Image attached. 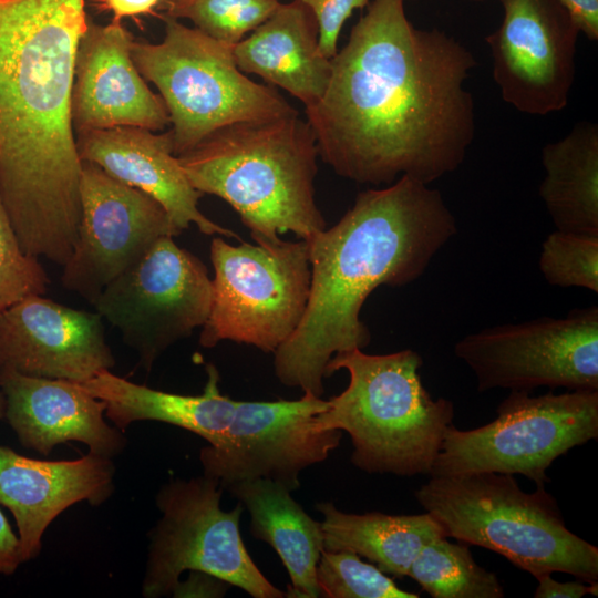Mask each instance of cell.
<instances>
[{"mask_svg":"<svg viewBox=\"0 0 598 598\" xmlns=\"http://www.w3.org/2000/svg\"><path fill=\"white\" fill-rule=\"evenodd\" d=\"M404 0H372L331 59L321 99L305 107L319 156L359 184H424L457 169L474 138L465 87L473 54L444 31L416 29Z\"/></svg>","mask_w":598,"mask_h":598,"instance_id":"obj_1","label":"cell"},{"mask_svg":"<svg viewBox=\"0 0 598 598\" xmlns=\"http://www.w3.org/2000/svg\"><path fill=\"white\" fill-rule=\"evenodd\" d=\"M85 0H0V197L22 249L64 266L81 221L71 93Z\"/></svg>","mask_w":598,"mask_h":598,"instance_id":"obj_2","label":"cell"},{"mask_svg":"<svg viewBox=\"0 0 598 598\" xmlns=\"http://www.w3.org/2000/svg\"><path fill=\"white\" fill-rule=\"evenodd\" d=\"M456 231L440 190L408 175L359 193L334 226L306 240L310 293L299 326L274 353L280 383L322 396L330 359L371 341L360 319L369 295L419 279Z\"/></svg>","mask_w":598,"mask_h":598,"instance_id":"obj_3","label":"cell"},{"mask_svg":"<svg viewBox=\"0 0 598 598\" xmlns=\"http://www.w3.org/2000/svg\"><path fill=\"white\" fill-rule=\"evenodd\" d=\"M318 156L310 124L296 113L224 126L177 158L192 186L229 204L255 243H272L327 228L315 198Z\"/></svg>","mask_w":598,"mask_h":598,"instance_id":"obj_4","label":"cell"},{"mask_svg":"<svg viewBox=\"0 0 598 598\" xmlns=\"http://www.w3.org/2000/svg\"><path fill=\"white\" fill-rule=\"evenodd\" d=\"M421 355L411 349L368 354L361 349L334 354L326 378L349 373L348 386L315 416L319 430H340L352 443L350 461L359 470L398 476L430 474L454 404L434 399L423 385Z\"/></svg>","mask_w":598,"mask_h":598,"instance_id":"obj_5","label":"cell"},{"mask_svg":"<svg viewBox=\"0 0 598 598\" xmlns=\"http://www.w3.org/2000/svg\"><path fill=\"white\" fill-rule=\"evenodd\" d=\"M415 498L447 538L495 551L535 578L598 580V548L569 530L545 486L524 492L512 474L431 476Z\"/></svg>","mask_w":598,"mask_h":598,"instance_id":"obj_6","label":"cell"},{"mask_svg":"<svg viewBox=\"0 0 598 598\" xmlns=\"http://www.w3.org/2000/svg\"><path fill=\"white\" fill-rule=\"evenodd\" d=\"M163 20V41L134 40L131 55L164 101L175 156L224 126L298 113L275 87L254 82L237 68L234 45L166 14Z\"/></svg>","mask_w":598,"mask_h":598,"instance_id":"obj_7","label":"cell"},{"mask_svg":"<svg viewBox=\"0 0 598 598\" xmlns=\"http://www.w3.org/2000/svg\"><path fill=\"white\" fill-rule=\"evenodd\" d=\"M496 414L471 430L451 423L430 475L520 474L545 486L556 458L598 437V391H511Z\"/></svg>","mask_w":598,"mask_h":598,"instance_id":"obj_8","label":"cell"},{"mask_svg":"<svg viewBox=\"0 0 598 598\" xmlns=\"http://www.w3.org/2000/svg\"><path fill=\"white\" fill-rule=\"evenodd\" d=\"M210 260L214 297L199 344L213 348L229 340L274 354L306 311L311 281L307 241L234 246L216 236Z\"/></svg>","mask_w":598,"mask_h":598,"instance_id":"obj_9","label":"cell"},{"mask_svg":"<svg viewBox=\"0 0 598 598\" xmlns=\"http://www.w3.org/2000/svg\"><path fill=\"white\" fill-rule=\"evenodd\" d=\"M224 488L203 476L173 480L156 496L162 517L151 533L143 596L172 594L185 570H199L254 598H282L251 559L240 535L241 503L224 511Z\"/></svg>","mask_w":598,"mask_h":598,"instance_id":"obj_10","label":"cell"},{"mask_svg":"<svg viewBox=\"0 0 598 598\" xmlns=\"http://www.w3.org/2000/svg\"><path fill=\"white\" fill-rule=\"evenodd\" d=\"M454 353L474 373L480 392L598 391V307L484 328L458 340Z\"/></svg>","mask_w":598,"mask_h":598,"instance_id":"obj_11","label":"cell"},{"mask_svg":"<svg viewBox=\"0 0 598 598\" xmlns=\"http://www.w3.org/2000/svg\"><path fill=\"white\" fill-rule=\"evenodd\" d=\"M172 236L159 238L92 303L151 370L172 344L203 327L214 288L205 264Z\"/></svg>","mask_w":598,"mask_h":598,"instance_id":"obj_12","label":"cell"},{"mask_svg":"<svg viewBox=\"0 0 598 598\" xmlns=\"http://www.w3.org/2000/svg\"><path fill=\"white\" fill-rule=\"evenodd\" d=\"M327 408L328 400L309 392L298 400L238 401L221 441L200 450L204 475L224 489L256 478L298 489L300 473L340 444L342 431L316 426L315 416Z\"/></svg>","mask_w":598,"mask_h":598,"instance_id":"obj_13","label":"cell"},{"mask_svg":"<svg viewBox=\"0 0 598 598\" xmlns=\"http://www.w3.org/2000/svg\"><path fill=\"white\" fill-rule=\"evenodd\" d=\"M80 202L79 233L61 281L91 303L159 238L182 233L157 200L86 161Z\"/></svg>","mask_w":598,"mask_h":598,"instance_id":"obj_14","label":"cell"},{"mask_svg":"<svg viewBox=\"0 0 598 598\" xmlns=\"http://www.w3.org/2000/svg\"><path fill=\"white\" fill-rule=\"evenodd\" d=\"M504 16L486 38L493 78L517 111L546 115L568 104L579 29L559 0H501Z\"/></svg>","mask_w":598,"mask_h":598,"instance_id":"obj_15","label":"cell"},{"mask_svg":"<svg viewBox=\"0 0 598 598\" xmlns=\"http://www.w3.org/2000/svg\"><path fill=\"white\" fill-rule=\"evenodd\" d=\"M102 317L42 295L0 310V368L83 383L115 364Z\"/></svg>","mask_w":598,"mask_h":598,"instance_id":"obj_16","label":"cell"},{"mask_svg":"<svg viewBox=\"0 0 598 598\" xmlns=\"http://www.w3.org/2000/svg\"><path fill=\"white\" fill-rule=\"evenodd\" d=\"M134 40L121 20L106 25L89 21L74 62L71 118L75 134L116 126L155 132L169 124L164 101L151 91L132 60Z\"/></svg>","mask_w":598,"mask_h":598,"instance_id":"obj_17","label":"cell"},{"mask_svg":"<svg viewBox=\"0 0 598 598\" xmlns=\"http://www.w3.org/2000/svg\"><path fill=\"white\" fill-rule=\"evenodd\" d=\"M114 472L110 457L91 452L72 461H41L0 446V504L14 516L22 561L40 554L44 530L64 509L106 501Z\"/></svg>","mask_w":598,"mask_h":598,"instance_id":"obj_18","label":"cell"},{"mask_svg":"<svg viewBox=\"0 0 598 598\" xmlns=\"http://www.w3.org/2000/svg\"><path fill=\"white\" fill-rule=\"evenodd\" d=\"M75 143L81 161L99 165L117 181L153 197L181 231L194 224L205 235L243 240L199 210L197 203L204 194L192 186L174 155L169 131L155 134L141 127L116 126L78 133Z\"/></svg>","mask_w":598,"mask_h":598,"instance_id":"obj_19","label":"cell"},{"mask_svg":"<svg viewBox=\"0 0 598 598\" xmlns=\"http://www.w3.org/2000/svg\"><path fill=\"white\" fill-rule=\"evenodd\" d=\"M6 415L21 444L48 455L61 443H85L91 453L110 457L126 444L104 420L105 403L81 383L31 377L0 368Z\"/></svg>","mask_w":598,"mask_h":598,"instance_id":"obj_20","label":"cell"},{"mask_svg":"<svg viewBox=\"0 0 598 598\" xmlns=\"http://www.w3.org/2000/svg\"><path fill=\"white\" fill-rule=\"evenodd\" d=\"M237 68L279 86L307 106L323 95L331 60L319 47V28L301 1L280 3L275 12L233 47Z\"/></svg>","mask_w":598,"mask_h":598,"instance_id":"obj_21","label":"cell"},{"mask_svg":"<svg viewBox=\"0 0 598 598\" xmlns=\"http://www.w3.org/2000/svg\"><path fill=\"white\" fill-rule=\"evenodd\" d=\"M206 372L207 382L199 395L151 389L110 370L81 384L105 403V416L120 430L136 421H158L185 429L203 437L208 445H216L229 427L238 401L220 393L219 372L214 364H207Z\"/></svg>","mask_w":598,"mask_h":598,"instance_id":"obj_22","label":"cell"},{"mask_svg":"<svg viewBox=\"0 0 598 598\" xmlns=\"http://www.w3.org/2000/svg\"><path fill=\"white\" fill-rule=\"evenodd\" d=\"M225 489L248 511L251 535L269 544L280 557L290 578L286 597H321L316 578L323 550L320 522L303 511L290 489L275 481H241Z\"/></svg>","mask_w":598,"mask_h":598,"instance_id":"obj_23","label":"cell"},{"mask_svg":"<svg viewBox=\"0 0 598 598\" xmlns=\"http://www.w3.org/2000/svg\"><path fill=\"white\" fill-rule=\"evenodd\" d=\"M321 513L323 550H348L372 561L389 576H408L420 550L446 537L442 526L426 512L413 515L353 514L330 502L316 504Z\"/></svg>","mask_w":598,"mask_h":598,"instance_id":"obj_24","label":"cell"},{"mask_svg":"<svg viewBox=\"0 0 598 598\" xmlns=\"http://www.w3.org/2000/svg\"><path fill=\"white\" fill-rule=\"evenodd\" d=\"M539 196L558 230L598 235V125L580 121L542 150Z\"/></svg>","mask_w":598,"mask_h":598,"instance_id":"obj_25","label":"cell"},{"mask_svg":"<svg viewBox=\"0 0 598 598\" xmlns=\"http://www.w3.org/2000/svg\"><path fill=\"white\" fill-rule=\"evenodd\" d=\"M408 577L433 598H503L497 576L480 566L467 544L441 537L426 544L412 561Z\"/></svg>","mask_w":598,"mask_h":598,"instance_id":"obj_26","label":"cell"},{"mask_svg":"<svg viewBox=\"0 0 598 598\" xmlns=\"http://www.w3.org/2000/svg\"><path fill=\"white\" fill-rule=\"evenodd\" d=\"M279 4V0H166L165 14L187 19L207 35L235 45Z\"/></svg>","mask_w":598,"mask_h":598,"instance_id":"obj_27","label":"cell"},{"mask_svg":"<svg viewBox=\"0 0 598 598\" xmlns=\"http://www.w3.org/2000/svg\"><path fill=\"white\" fill-rule=\"evenodd\" d=\"M316 578L321 597L327 598H417L401 589L375 565L364 563L355 553L322 550Z\"/></svg>","mask_w":598,"mask_h":598,"instance_id":"obj_28","label":"cell"},{"mask_svg":"<svg viewBox=\"0 0 598 598\" xmlns=\"http://www.w3.org/2000/svg\"><path fill=\"white\" fill-rule=\"evenodd\" d=\"M545 280L557 287L598 292V235L555 229L544 239L538 259Z\"/></svg>","mask_w":598,"mask_h":598,"instance_id":"obj_29","label":"cell"},{"mask_svg":"<svg viewBox=\"0 0 598 598\" xmlns=\"http://www.w3.org/2000/svg\"><path fill=\"white\" fill-rule=\"evenodd\" d=\"M49 282L38 257L22 249L0 197V310L28 296L43 295Z\"/></svg>","mask_w":598,"mask_h":598,"instance_id":"obj_30","label":"cell"},{"mask_svg":"<svg viewBox=\"0 0 598 598\" xmlns=\"http://www.w3.org/2000/svg\"><path fill=\"white\" fill-rule=\"evenodd\" d=\"M313 13L319 28V47L322 54L332 59L344 22L355 9H363L369 0H301Z\"/></svg>","mask_w":598,"mask_h":598,"instance_id":"obj_31","label":"cell"},{"mask_svg":"<svg viewBox=\"0 0 598 598\" xmlns=\"http://www.w3.org/2000/svg\"><path fill=\"white\" fill-rule=\"evenodd\" d=\"M190 574L186 580H181L173 589L174 597H223L231 587L225 580L210 574L189 570Z\"/></svg>","mask_w":598,"mask_h":598,"instance_id":"obj_32","label":"cell"},{"mask_svg":"<svg viewBox=\"0 0 598 598\" xmlns=\"http://www.w3.org/2000/svg\"><path fill=\"white\" fill-rule=\"evenodd\" d=\"M538 586L535 598H581L587 594L598 595V582H587L581 579L574 581H557L550 575H542L536 578Z\"/></svg>","mask_w":598,"mask_h":598,"instance_id":"obj_33","label":"cell"},{"mask_svg":"<svg viewBox=\"0 0 598 598\" xmlns=\"http://www.w3.org/2000/svg\"><path fill=\"white\" fill-rule=\"evenodd\" d=\"M570 14L579 32L598 40V0H559Z\"/></svg>","mask_w":598,"mask_h":598,"instance_id":"obj_34","label":"cell"},{"mask_svg":"<svg viewBox=\"0 0 598 598\" xmlns=\"http://www.w3.org/2000/svg\"><path fill=\"white\" fill-rule=\"evenodd\" d=\"M23 563L20 551L19 537L0 511V574L11 575Z\"/></svg>","mask_w":598,"mask_h":598,"instance_id":"obj_35","label":"cell"},{"mask_svg":"<svg viewBox=\"0 0 598 598\" xmlns=\"http://www.w3.org/2000/svg\"><path fill=\"white\" fill-rule=\"evenodd\" d=\"M163 0H102L101 7L113 12L115 20L145 14Z\"/></svg>","mask_w":598,"mask_h":598,"instance_id":"obj_36","label":"cell"},{"mask_svg":"<svg viewBox=\"0 0 598 598\" xmlns=\"http://www.w3.org/2000/svg\"><path fill=\"white\" fill-rule=\"evenodd\" d=\"M6 415V398L0 390V419L4 417Z\"/></svg>","mask_w":598,"mask_h":598,"instance_id":"obj_37","label":"cell"},{"mask_svg":"<svg viewBox=\"0 0 598 598\" xmlns=\"http://www.w3.org/2000/svg\"><path fill=\"white\" fill-rule=\"evenodd\" d=\"M474 1H483V0H474Z\"/></svg>","mask_w":598,"mask_h":598,"instance_id":"obj_38","label":"cell"}]
</instances>
